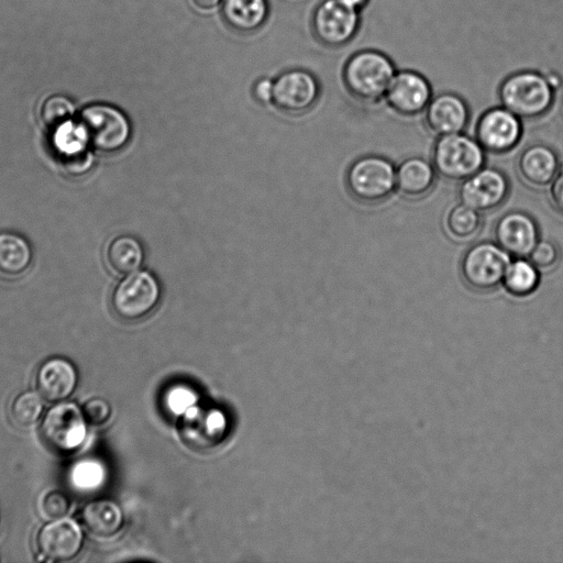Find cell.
<instances>
[{"instance_id": "cell-1", "label": "cell", "mask_w": 563, "mask_h": 563, "mask_svg": "<svg viewBox=\"0 0 563 563\" xmlns=\"http://www.w3.org/2000/svg\"><path fill=\"white\" fill-rule=\"evenodd\" d=\"M396 71L387 55L377 49H363L347 59L342 77L346 90L355 99L375 103L384 99Z\"/></svg>"}, {"instance_id": "cell-2", "label": "cell", "mask_w": 563, "mask_h": 563, "mask_svg": "<svg viewBox=\"0 0 563 563\" xmlns=\"http://www.w3.org/2000/svg\"><path fill=\"white\" fill-rule=\"evenodd\" d=\"M500 106L521 120H534L552 107L554 89L545 75L520 70L507 76L498 89Z\"/></svg>"}, {"instance_id": "cell-3", "label": "cell", "mask_w": 563, "mask_h": 563, "mask_svg": "<svg viewBox=\"0 0 563 563\" xmlns=\"http://www.w3.org/2000/svg\"><path fill=\"white\" fill-rule=\"evenodd\" d=\"M431 163L438 176L461 183L486 163V152L478 141L464 132L437 136Z\"/></svg>"}, {"instance_id": "cell-4", "label": "cell", "mask_w": 563, "mask_h": 563, "mask_svg": "<svg viewBox=\"0 0 563 563\" xmlns=\"http://www.w3.org/2000/svg\"><path fill=\"white\" fill-rule=\"evenodd\" d=\"M345 183L354 199L377 205L396 190V167L382 155H364L350 165Z\"/></svg>"}, {"instance_id": "cell-5", "label": "cell", "mask_w": 563, "mask_h": 563, "mask_svg": "<svg viewBox=\"0 0 563 563\" xmlns=\"http://www.w3.org/2000/svg\"><path fill=\"white\" fill-rule=\"evenodd\" d=\"M77 123L89 146L100 153L109 154L122 150L131 136L128 118L110 104L95 103L84 108Z\"/></svg>"}, {"instance_id": "cell-6", "label": "cell", "mask_w": 563, "mask_h": 563, "mask_svg": "<svg viewBox=\"0 0 563 563\" xmlns=\"http://www.w3.org/2000/svg\"><path fill=\"white\" fill-rule=\"evenodd\" d=\"M511 256L496 242L471 245L460 261L463 283L474 291L488 292L501 286Z\"/></svg>"}, {"instance_id": "cell-7", "label": "cell", "mask_w": 563, "mask_h": 563, "mask_svg": "<svg viewBox=\"0 0 563 563\" xmlns=\"http://www.w3.org/2000/svg\"><path fill=\"white\" fill-rule=\"evenodd\" d=\"M161 299L156 277L147 271L128 274L111 294V307L121 319L133 321L146 317Z\"/></svg>"}, {"instance_id": "cell-8", "label": "cell", "mask_w": 563, "mask_h": 563, "mask_svg": "<svg viewBox=\"0 0 563 563\" xmlns=\"http://www.w3.org/2000/svg\"><path fill=\"white\" fill-rule=\"evenodd\" d=\"M178 434L190 450L205 452L220 445L228 434V421L216 408L194 406L180 416Z\"/></svg>"}, {"instance_id": "cell-9", "label": "cell", "mask_w": 563, "mask_h": 563, "mask_svg": "<svg viewBox=\"0 0 563 563\" xmlns=\"http://www.w3.org/2000/svg\"><path fill=\"white\" fill-rule=\"evenodd\" d=\"M460 202L481 213L501 207L510 194V180L499 168L483 166L460 183Z\"/></svg>"}, {"instance_id": "cell-10", "label": "cell", "mask_w": 563, "mask_h": 563, "mask_svg": "<svg viewBox=\"0 0 563 563\" xmlns=\"http://www.w3.org/2000/svg\"><path fill=\"white\" fill-rule=\"evenodd\" d=\"M86 420L74 402H60L45 415L41 433L46 444L58 452L76 450L86 437Z\"/></svg>"}, {"instance_id": "cell-11", "label": "cell", "mask_w": 563, "mask_h": 563, "mask_svg": "<svg viewBox=\"0 0 563 563\" xmlns=\"http://www.w3.org/2000/svg\"><path fill=\"white\" fill-rule=\"evenodd\" d=\"M522 122L503 106L482 113L476 123V140L485 152L505 154L515 148L522 136Z\"/></svg>"}, {"instance_id": "cell-12", "label": "cell", "mask_w": 563, "mask_h": 563, "mask_svg": "<svg viewBox=\"0 0 563 563\" xmlns=\"http://www.w3.org/2000/svg\"><path fill=\"white\" fill-rule=\"evenodd\" d=\"M358 25L360 11L341 0H323L313 13V32L328 46H341L351 41Z\"/></svg>"}, {"instance_id": "cell-13", "label": "cell", "mask_w": 563, "mask_h": 563, "mask_svg": "<svg viewBox=\"0 0 563 563\" xmlns=\"http://www.w3.org/2000/svg\"><path fill=\"white\" fill-rule=\"evenodd\" d=\"M433 93L428 79L411 69L396 71L384 99L391 110L405 117L424 111Z\"/></svg>"}, {"instance_id": "cell-14", "label": "cell", "mask_w": 563, "mask_h": 563, "mask_svg": "<svg viewBox=\"0 0 563 563\" xmlns=\"http://www.w3.org/2000/svg\"><path fill=\"white\" fill-rule=\"evenodd\" d=\"M35 542L43 560L66 562L81 552L84 536L76 521L62 518L44 525L37 531Z\"/></svg>"}, {"instance_id": "cell-15", "label": "cell", "mask_w": 563, "mask_h": 563, "mask_svg": "<svg viewBox=\"0 0 563 563\" xmlns=\"http://www.w3.org/2000/svg\"><path fill=\"white\" fill-rule=\"evenodd\" d=\"M539 240V225L536 219L525 211H508L495 223L494 242L511 257H528Z\"/></svg>"}, {"instance_id": "cell-16", "label": "cell", "mask_w": 563, "mask_h": 563, "mask_svg": "<svg viewBox=\"0 0 563 563\" xmlns=\"http://www.w3.org/2000/svg\"><path fill=\"white\" fill-rule=\"evenodd\" d=\"M319 86L308 71L294 69L279 75L273 81V103L282 111L301 113L317 100Z\"/></svg>"}, {"instance_id": "cell-17", "label": "cell", "mask_w": 563, "mask_h": 563, "mask_svg": "<svg viewBox=\"0 0 563 563\" xmlns=\"http://www.w3.org/2000/svg\"><path fill=\"white\" fill-rule=\"evenodd\" d=\"M423 113L428 131L435 136L464 132L471 118L466 101L449 91L432 96Z\"/></svg>"}, {"instance_id": "cell-18", "label": "cell", "mask_w": 563, "mask_h": 563, "mask_svg": "<svg viewBox=\"0 0 563 563\" xmlns=\"http://www.w3.org/2000/svg\"><path fill=\"white\" fill-rule=\"evenodd\" d=\"M558 153L543 143L527 145L517 156L516 170L520 180L534 189L549 187L560 173Z\"/></svg>"}, {"instance_id": "cell-19", "label": "cell", "mask_w": 563, "mask_h": 563, "mask_svg": "<svg viewBox=\"0 0 563 563\" xmlns=\"http://www.w3.org/2000/svg\"><path fill=\"white\" fill-rule=\"evenodd\" d=\"M35 383L37 391L43 398L51 402H59L75 391L78 374L69 361L52 357L37 369Z\"/></svg>"}, {"instance_id": "cell-20", "label": "cell", "mask_w": 563, "mask_h": 563, "mask_svg": "<svg viewBox=\"0 0 563 563\" xmlns=\"http://www.w3.org/2000/svg\"><path fill=\"white\" fill-rule=\"evenodd\" d=\"M435 178L431 161L411 156L396 167V190L406 199L418 200L433 190Z\"/></svg>"}, {"instance_id": "cell-21", "label": "cell", "mask_w": 563, "mask_h": 563, "mask_svg": "<svg viewBox=\"0 0 563 563\" xmlns=\"http://www.w3.org/2000/svg\"><path fill=\"white\" fill-rule=\"evenodd\" d=\"M53 134V145L59 157H62L65 167L70 172H82L90 166L91 157L86 148L89 146L87 139L79 124L71 120L58 126Z\"/></svg>"}, {"instance_id": "cell-22", "label": "cell", "mask_w": 563, "mask_h": 563, "mask_svg": "<svg viewBox=\"0 0 563 563\" xmlns=\"http://www.w3.org/2000/svg\"><path fill=\"white\" fill-rule=\"evenodd\" d=\"M81 521L92 536L108 539L121 530L124 519L121 508L115 503L97 499L85 505Z\"/></svg>"}, {"instance_id": "cell-23", "label": "cell", "mask_w": 563, "mask_h": 563, "mask_svg": "<svg viewBox=\"0 0 563 563\" xmlns=\"http://www.w3.org/2000/svg\"><path fill=\"white\" fill-rule=\"evenodd\" d=\"M221 13L224 21L240 32L257 30L266 20V0H222Z\"/></svg>"}, {"instance_id": "cell-24", "label": "cell", "mask_w": 563, "mask_h": 563, "mask_svg": "<svg viewBox=\"0 0 563 563\" xmlns=\"http://www.w3.org/2000/svg\"><path fill=\"white\" fill-rule=\"evenodd\" d=\"M106 260L114 273L128 275L139 271L144 260V251L134 236L118 235L108 243Z\"/></svg>"}, {"instance_id": "cell-25", "label": "cell", "mask_w": 563, "mask_h": 563, "mask_svg": "<svg viewBox=\"0 0 563 563\" xmlns=\"http://www.w3.org/2000/svg\"><path fill=\"white\" fill-rule=\"evenodd\" d=\"M32 262V250L29 243L13 233L0 234V274L5 277H18L24 274Z\"/></svg>"}, {"instance_id": "cell-26", "label": "cell", "mask_w": 563, "mask_h": 563, "mask_svg": "<svg viewBox=\"0 0 563 563\" xmlns=\"http://www.w3.org/2000/svg\"><path fill=\"white\" fill-rule=\"evenodd\" d=\"M541 272L528 257H512L503 278L501 286L517 298L533 294L540 285Z\"/></svg>"}, {"instance_id": "cell-27", "label": "cell", "mask_w": 563, "mask_h": 563, "mask_svg": "<svg viewBox=\"0 0 563 563\" xmlns=\"http://www.w3.org/2000/svg\"><path fill=\"white\" fill-rule=\"evenodd\" d=\"M483 227L482 213L460 202L445 214L444 229L448 235L459 242L473 240Z\"/></svg>"}, {"instance_id": "cell-28", "label": "cell", "mask_w": 563, "mask_h": 563, "mask_svg": "<svg viewBox=\"0 0 563 563\" xmlns=\"http://www.w3.org/2000/svg\"><path fill=\"white\" fill-rule=\"evenodd\" d=\"M42 398L38 391L26 390L18 394L9 406L12 421L22 428L34 426L43 413Z\"/></svg>"}, {"instance_id": "cell-29", "label": "cell", "mask_w": 563, "mask_h": 563, "mask_svg": "<svg viewBox=\"0 0 563 563\" xmlns=\"http://www.w3.org/2000/svg\"><path fill=\"white\" fill-rule=\"evenodd\" d=\"M75 113L73 102L63 95H53L44 100L40 109V119L43 125L54 131L71 120Z\"/></svg>"}, {"instance_id": "cell-30", "label": "cell", "mask_w": 563, "mask_h": 563, "mask_svg": "<svg viewBox=\"0 0 563 563\" xmlns=\"http://www.w3.org/2000/svg\"><path fill=\"white\" fill-rule=\"evenodd\" d=\"M37 506L43 518L57 520L69 512L71 500L64 490L53 488L41 495Z\"/></svg>"}, {"instance_id": "cell-31", "label": "cell", "mask_w": 563, "mask_h": 563, "mask_svg": "<svg viewBox=\"0 0 563 563\" xmlns=\"http://www.w3.org/2000/svg\"><path fill=\"white\" fill-rule=\"evenodd\" d=\"M560 256V249L553 241L540 238L528 258L540 272H549L559 264Z\"/></svg>"}, {"instance_id": "cell-32", "label": "cell", "mask_w": 563, "mask_h": 563, "mask_svg": "<svg viewBox=\"0 0 563 563\" xmlns=\"http://www.w3.org/2000/svg\"><path fill=\"white\" fill-rule=\"evenodd\" d=\"M73 482L81 488L98 486L103 478L102 467L93 461L78 463L71 473Z\"/></svg>"}, {"instance_id": "cell-33", "label": "cell", "mask_w": 563, "mask_h": 563, "mask_svg": "<svg viewBox=\"0 0 563 563\" xmlns=\"http://www.w3.org/2000/svg\"><path fill=\"white\" fill-rule=\"evenodd\" d=\"M80 409L86 422L93 427L106 424L112 413L110 404L101 397L89 398Z\"/></svg>"}, {"instance_id": "cell-34", "label": "cell", "mask_w": 563, "mask_h": 563, "mask_svg": "<svg viewBox=\"0 0 563 563\" xmlns=\"http://www.w3.org/2000/svg\"><path fill=\"white\" fill-rule=\"evenodd\" d=\"M195 402V394L186 387H175L166 397V404L170 411L180 416L194 407Z\"/></svg>"}, {"instance_id": "cell-35", "label": "cell", "mask_w": 563, "mask_h": 563, "mask_svg": "<svg viewBox=\"0 0 563 563\" xmlns=\"http://www.w3.org/2000/svg\"><path fill=\"white\" fill-rule=\"evenodd\" d=\"M549 197L554 209L563 216V170L550 184Z\"/></svg>"}, {"instance_id": "cell-36", "label": "cell", "mask_w": 563, "mask_h": 563, "mask_svg": "<svg viewBox=\"0 0 563 563\" xmlns=\"http://www.w3.org/2000/svg\"><path fill=\"white\" fill-rule=\"evenodd\" d=\"M255 98L263 103L272 101L273 97V81L267 78L260 79L254 86Z\"/></svg>"}, {"instance_id": "cell-37", "label": "cell", "mask_w": 563, "mask_h": 563, "mask_svg": "<svg viewBox=\"0 0 563 563\" xmlns=\"http://www.w3.org/2000/svg\"><path fill=\"white\" fill-rule=\"evenodd\" d=\"M222 0H192L196 7L202 10H210L216 8Z\"/></svg>"}, {"instance_id": "cell-38", "label": "cell", "mask_w": 563, "mask_h": 563, "mask_svg": "<svg viewBox=\"0 0 563 563\" xmlns=\"http://www.w3.org/2000/svg\"><path fill=\"white\" fill-rule=\"evenodd\" d=\"M341 1L344 2L346 5L360 11L367 4V2L369 0H341Z\"/></svg>"}, {"instance_id": "cell-39", "label": "cell", "mask_w": 563, "mask_h": 563, "mask_svg": "<svg viewBox=\"0 0 563 563\" xmlns=\"http://www.w3.org/2000/svg\"><path fill=\"white\" fill-rule=\"evenodd\" d=\"M562 110H563V101H562Z\"/></svg>"}]
</instances>
